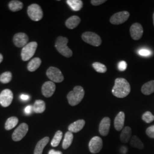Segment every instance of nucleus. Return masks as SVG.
Returning <instances> with one entry per match:
<instances>
[{
	"label": "nucleus",
	"instance_id": "f257e3e1",
	"mask_svg": "<svg viewBox=\"0 0 154 154\" xmlns=\"http://www.w3.org/2000/svg\"><path fill=\"white\" fill-rule=\"evenodd\" d=\"M131 91V86L126 79L122 78H116L112 89V93L117 98H123L127 97Z\"/></svg>",
	"mask_w": 154,
	"mask_h": 154
},
{
	"label": "nucleus",
	"instance_id": "f03ea898",
	"mask_svg": "<svg viewBox=\"0 0 154 154\" xmlns=\"http://www.w3.org/2000/svg\"><path fill=\"white\" fill-rule=\"evenodd\" d=\"M84 95L85 91L83 88L80 86H77L73 88V90L68 93L67 99L69 105L74 106L78 105L82 101Z\"/></svg>",
	"mask_w": 154,
	"mask_h": 154
},
{
	"label": "nucleus",
	"instance_id": "7ed1b4c3",
	"mask_svg": "<svg viewBox=\"0 0 154 154\" xmlns=\"http://www.w3.org/2000/svg\"><path fill=\"white\" fill-rule=\"evenodd\" d=\"M68 41V39L66 37L60 36L57 38L55 44V48L57 51L61 55L67 58L71 57L72 55V50L67 46Z\"/></svg>",
	"mask_w": 154,
	"mask_h": 154
},
{
	"label": "nucleus",
	"instance_id": "20e7f679",
	"mask_svg": "<svg viewBox=\"0 0 154 154\" xmlns=\"http://www.w3.org/2000/svg\"><path fill=\"white\" fill-rule=\"evenodd\" d=\"M37 42H31L28 43L22 48L21 51V58L22 61H28L33 57L37 48Z\"/></svg>",
	"mask_w": 154,
	"mask_h": 154
},
{
	"label": "nucleus",
	"instance_id": "39448f33",
	"mask_svg": "<svg viewBox=\"0 0 154 154\" xmlns=\"http://www.w3.org/2000/svg\"><path fill=\"white\" fill-rule=\"evenodd\" d=\"M28 16L34 21H39L43 17V11L40 6L33 4L28 6Z\"/></svg>",
	"mask_w": 154,
	"mask_h": 154
},
{
	"label": "nucleus",
	"instance_id": "423d86ee",
	"mask_svg": "<svg viewBox=\"0 0 154 154\" xmlns=\"http://www.w3.org/2000/svg\"><path fill=\"white\" fill-rule=\"evenodd\" d=\"M83 40L94 46H99L102 43V39L98 34L91 32H86L82 34Z\"/></svg>",
	"mask_w": 154,
	"mask_h": 154
},
{
	"label": "nucleus",
	"instance_id": "0eeeda50",
	"mask_svg": "<svg viewBox=\"0 0 154 154\" xmlns=\"http://www.w3.org/2000/svg\"><path fill=\"white\" fill-rule=\"evenodd\" d=\"M46 75L53 82H62L64 80V77L61 70L55 67H50L46 72Z\"/></svg>",
	"mask_w": 154,
	"mask_h": 154
},
{
	"label": "nucleus",
	"instance_id": "6e6552de",
	"mask_svg": "<svg viewBox=\"0 0 154 154\" xmlns=\"http://www.w3.org/2000/svg\"><path fill=\"white\" fill-rule=\"evenodd\" d=\"M29 130L28 125L25 123H22L17 128L13 133L12 139L14 141L18 142L22 140L26 135Z\"/></svg>",
	"mask_w": 154,
	"mask_h": 154
},
{
	"label": "nucleus",
	"instance_id": "1a4fd4ad",
	"mask_svg": "<svg viewBox=\"0 0 154 154\" xmlns=\"http://www.w3.org/2000/svg\"><path fill=\"white\" fill-rule=\"evenodd\" d=\"M13 99V94L9 89H5L0 94V104L4 107L10 106Z\"/></svg>",
	"mask_w": 154,
	"mask_h": 154
},
{
	"label": "nucleus",
	"instance_id": "9d476101",
	"mask_svg": "<svg viewBox=\"0 0 154 154\" xmlns=\"http://www.w3.org/2000/svg\"><path fill=\"white\" fill-rule=\"evenodd\" d=\"M130 17V13L127 11L116 13L110 18V21L113 25H119L126 22Z\"/></svg>",
	"mask_w": 154,
	"mask_h": 154
},
{
	"label": "nucleus",
	"instance_id": "9b49d317",
	"mask_svg": "<svg viewBox=\"0 0 154 154\" xmlns=\"http://www.w3.org/2000/svg\"><path fill=\"white\" fill-rule=\"evenodd\" d=\"M103 142L102 139L99 137H94L92 138L88 144L90 151L92 154H97L102 149Z\"/></svg>",
	"mask_w": 154,
	"mask_h": 154
},
{
	"label": "nucleus",
	"instance_id": "f8f14e48",
	"mask_svg": "<svg viewBox=\"0 0 154 154\" xmlns=\"http://www.w3.org/2000/svg\"><path fill=\"white\" fill-rule=\"evenodd\" d=\"M13 41L17 47L23 48L25 46L28 44L29 37L25 33H17L13 37Z\"/></svg>",
	"mask_w": 154,
	"mask_h": 154
},
{
	"label": "nucleus",
	"instance_id": "ddd939ff",
	"mask_svg": "<svg viewBox=\"0 0 154 154\" xmlns=\"http://www.w3.org/2000/svg\"><path fill=\"white\" fill-rule=\"evenodd\" d=\"M55 83L52 81H47L42 86V93L46 98L51 97L55 91Z\"/></svg>",
	"mask_w": 154,
	"mask_h": 154
},
{
	"label": "nucleus",
	"instance_id": "4468645a",
	"mask_svg": "<svg viewBox=\"0 0 154 154\" xmlns=\"http://www.w3.org/2000/svg\"><path fill=\"white\" fill-rule=\"evenodd\" d=\"M130 34L132 38L134 40H139L141 38L143 34L142 26L139 23H135L130 28Z\"/></svg>",
	"mask_w": 154,
	"mask_h": 154
},
{
	"label": "nucleus",
	"instance_id": "2eb2a0df",
	"mask_svg": "<svg viewBox=\"0 0 154 154\" xmlns=\"http://www.w3.org/2000/svg\"><path fill=\"white\" fill-rule=\"evenodd\" d=\"M111 121L109 117H105L103 118L99 124V133L102 136H107L110 130Z\"/></svg>",
	"mask_w": 154,
	"mask_h": 154
},
{
	"label": "nucleus",
	"instance_id": "dca6fc26",
	"mask_svg": "<svg viewBox=\"0 0 154 154\" xmlns=\"http://www.w3.org/2000/svg\"><path fill=\"white\" fill-rule=\"evenodd\" d=\"M125 114L123 112H119L114 119V127L117 131H121L125 125Z\"/></svg>",
	"mask_w": 154,
	"mask_h": 154
},
{
	"label": "nucleus",
	"instance_id": "f3484780",
	"mask_svg": "<svg viewBox=\"0 0 154 154\" xmlns=\"http://www.w3.org/2000/svg\"><path fill=\"white\" fill-rule=\"evenodd\" d=\"M85 121L83 119L74 122L69 125V126L68 127L69 131L72 133L79 132L81 130H82L83 128L85 126Z\"/></svg>",
	"mask_w": 154,
	"mask_h": 154
},
{
	"label": "nucleus",
	"instance_id": "a211bd4d",
	"mask_svg": "<svg viewBox=\"0 0 154 154\" xmlns=\"http://www.w3.org/2000/svg\"><path fill=\"white\" fill-rule=\"evenodd\" d=\"M81 22V18L77 16H73L69 18L65 22L66 26L70 29L77 28Z\"/></svg>",
	"mask_w": 154,
	"mask_h": 154
},
{
	"label": "nucleus",
	"instance_id": "6ab92c4d",
	"mask_svg": "<svg viewBox=\"0 0 154 154\" xmlns=\"http://www.w3.org/2000/svg\"><path fill=\"white\" fill-rule=\"evenodd\" d=\"M49 137H45L40 140L35 146L34 154H42L44 149L47 144L49 143Z\"/></svg>",
	"mask_w": 154,
	"mask_h": 154
},
{
	"label": "nucleus",
	"instance_id": "aec40b11",
	"mask_svg": "<svg viewBox=\"0 0 154 154\" xmlns=\"http://www.w3.org/2000/svg\"><path fill=\"white\" fill-rule=\"evenodd\" d=\"M46 109V104L42 100H37L33 106V111L37 114L44 112Z\"/></svg>",
	"mask_w": 154,
	"mask_h": 154
},
{
	"label": "nucleus",
	"instance_id": "412c9836",
	"mask_svg": "<svg viewBox=\"0 0 154 154\" xmlns=\"http://www.w3.org/2000/svg\"><path fill=\"white\" fill-rule=\"evenodd\" d=\"M142 93L146 95H149L154 92V81H150L148 82L144 83L141 88Z\"/></svg>",
	"mask_w": 154,
	"mask_h": 154
},
{
	"label": "nucleus",
	"instance_id": "4be33fe9",
	"mask_svg": "<svg viewBox=\"0 0 154 154\" xmlns=\"http://www.w3.org/2000/svg\"><path fill=\"white\" fill-rule=\"evenodd\" d=\"M41 64V60L39 58H34L29 62L28 69L29 72H33L37 70Z\"/></svg>",
	"mask_w": 154,
	"mask_h": 154
},
{
	"label": "nucleus",
	"instance_id": "5701e85b",
	"mask_svg": "<svg viewBox=\"0 0 154 154\" xmlns=\"http://www.w3.org/2000/svg\"><path fill=\"white\" fill-rule=\"evenodd\" d=\"M131 129L130 127H125L124 129L122 130L120 139L122 142L123 143H127L130 139L131 138Z\"/></svg>",
	"mask_w": 154,
	"mask_h": 154
},
{
	"label": "nucleus",
	"instance_id": "b1692460",
	"mask_svg": "<svg viewBox=\"0 0 154 154\" xmlns=\"http://www.w3.org/2000/svg\"><path fill=\"white\" fill-rule=\"evenodd\" d=\"M67 4L74 11H79L83 7V2L81 0H67Z\"/></svg>",
	"mask_w": 154,
	"mask_h": 154
},
{
	"label": "nucleus",
	"instance_id": "393cba45",
	"mask_svg": "<svg viewBox=\"0 0 154 154\" xmlns=\"http://www.w3.org/2000/svg\"><path fill=\"white\" fill-rule=\"evenodd\" d=\"M74 136L72 133L70 131H67L65 135L64 139L62 143V148L65 149H67L72 144Z\"/></svg>",
	"mask_w": 154,
	"mask_h": 154
},
{
	"label": "nucleus",
	"instance_id": "a878e982",
	"mask_svg": "<svg viewBox=\"0 0 154 154\" xmlns=\"http://www.w3.org/2000/svg\"><path fill=\"white\" fill-rule=\"evenodd\" d=\"M23 4L22 2L17 0H13L9 2L8 6L9 9L12 11L16 12L21 10L23 8Z\"/></svg>",
	"mask_w": 154,
	"mask_h": 154
},
{
	"label": "nucleus",
	"instance_id": "bb28decb",
	"mask_svg": "<svg viewBox=\"0 0 154 154\" xmlns=\"http://www.w3.org/2000/svg\"><path fill=\"white\" fill-rule=\"evenodd\" d=\"M18 123V119L16 116H11L6 122L5 128L6 130H11L16 126Z\"/></svg>",
	"mask_w": 154,
	"mask_h": 154
},
{
	"label": "nucleus",
	"instance_id": "cd10ccee",
	"mask_svg": "<svg viewBox=\"0 0 154 154\" xmlns=\"http://www.w3.org/2000/svg\"><path fill=\"white\" fill-rule=\"evenodd\" d=\"M62 136H63V132H62L60 130L57 131L55 134V135H54V138H53V139L51 142V146L53 147H57L61 142Z\"/></svg>",
	"mask_w": 154,
	"mask_h": 154
},
{
	"label": "nucleus",
	"instance_id": "c85d7f7f",
	"mask_svg": "<svg viewBox=\"0 0 154 154\" xmlns=\"http://www.w3.org/2000/svg\"><path fill=\"white\" fill-rule=\"evenodd\" d=\"M130 145L133 147L137 149H143L144 148L143 143L141 142L139 138L135 135H134L131 139L130 142Z\"/></svg>",
	"mask_w": 154,
	"mask_h": 154
},
{
	"label": "nucleus",
	"instance_id": "c756f323",
	"mask_svg": "<svg viewBox=\"0 0 154 154\" xmlns=\"http://www.w3.org/2000/svg\"><path fill=\"white\" fill-rule=\"evenodd\" d=\"M12 74L11 72H6L0 75V82L4 84H6L11 81Z\"/></svg>",
	"mask_w": 154,
	"mask_h": 154
},
{
	"label": "nucleus",
	"instance_id": "7c9ffc66",
	"mask_svg": "<svg viewBox=\"0 0 154 154\" xmlns=\"http://www.w3.org/2000/svg\"><path fill=\"white\" fill-rule=\"evenodd\" d=\"M93 66L96 72L100 73H105L107 71L106 66L101 63L97 62H94L93 63Z\"/></svg>",
	"mask_w": 154,
	"mask_h": 154
},
{
	"label": "nucleus",
	"instance_id": "2f4dec72",
	"mask_svg": "<svg viewBox=\"0 0 154 154\" xmlns=\"http://www.w3.org/2000/svg\"><path fill=\"white\" fill-rule=\"evenodd\" d=\"M142 118L145 122H146L147 123H149L154 121V116L151 112L147 111L143 114Z\"/></svg>",
	"mask_w": 154,
	"mask_h": 154
},
{
	"label": "nucleus",
	"instance_id": "473e14b6",
	"mask_svg": "<svg viewBox=\"0 0 154 154\" xmlns=\"http://www.w3.org/2000/svg\"><path fill=\"white\" fill-rule=\"evenodd\" d=\"M138 53L139 55L144 56V57H149V55H151L152 53L150 50L145 49H142L138 51Z\"/></svg>",
	"mask_w": 154,
	"mask_h": 154
},
{
	"label": "nucleus",
	"instance_id": "72a5a7b5",
	"mask_svg": "<svg viewBox=\"0 0 154 154\" xmlns=\"http://www.w3.org/2000/svg\"><path fill=\"white\" fill-rule=\"evenodd\" d=\"M146 132L149 138H154V125L148 127Z\"/></svg>",
	"mask_w": 154,
	"mask_h": 154
},
{
	"label": "nucleus",
	"instance_id": "f704fd0d",
	"mask_svg": "<svg viewBox=\"0 0 154 154\" xmlns=\"http://www.w3.org/2000/svg\"><path fill=\"white\" fill-rule=\"evenodd\" d=\"M127 66V63L125 61H121L118 64V69L120 71L123 72V71H125L126 69Z\"/></svg>",
	"mask_w": 154,
	"mask_h": 154
},
{
	"label": "nucleus",
	"instance_id": "c9c22d12",
	"mask_svg": "<svg viewBox=\"0 0 154 154\" xmlns=\"http://www.w3.org/2000/svg\"><path fill=\"white\" fill-rule=\"evenodd\" d=\"M106 2L105 0H92L91 1V4L94 6H98L103 4Z\"/></svg>",
	"mask_w": 154,
	"mask_h": 154
},
{
	"label": "nucleus",
	"instance_id": "e433bc0d",
	"mask_svg": "<svg viewBox=\"0 0 154 154\" xmlns=\"http://www.w3.org/2000/svg\"><path fill=\"white\" fill-rule=\"evenodd\" d=\"M25 113L26 114V115H30L31 114L33 110V107L30 105H29L28 106H26L25 109Z\"/></svg>",
	"mask_w": 154,
	"mask_h": 154
},
{
	"label": "nucleus",
	"instance_id": "4c0bfd02",
	"mask_svg": "<svg viewBox=\"0 0 154 154\" xmlns=\"http://www.w3.org/2000/svg\"><path fill=\"white\" fill-rule=\"evenodd\" d=\"M20 99L23 101H26L29 99V96L28 95H25V94H21L20 95Z\"/></svg>",
	"mask_w": 154,
	"mask_h": 154
},
{
	"label": "nucleus",
	"instance_id": "58836bf2",
	"mask_svg": "<svg viewBox=\"0 0 154 154\" xmlns=\"http://www.w3.org/2000/svg\"><path fill=\"white\" fill-rule=\"evenodd\" d=\"M49 154H63L61 151H55L54 149H51L49 152Z\"/></svg>",
	"mask_w": 154,
	"mask_h": 154
},
{
	"label": "nucleus",
	"instance_id": "ea45409f",
	"mask_svg": "<svg viewBox=\"0 0 154 154\" xmlns=\"http://www.w3.org/2000/svg\"><path fill=\"white\" fill-rule=\"evenodd\" d=\"M121 149V151L122 153L123 154H125L127 151V149L126 147H122Z\"/></svg>",
	"mask_w": 154,
	"mask_h": 154
},
{
	"label": "nucleus",
	"instance_id": "a19ab883",
	"mask_svg": "<svg viewBox=\"0 0 154 154\" xmlns=\"http://www.w3.org/2000/svg\"><path fill=\"white\" fill-rule=\"evenodd\" d=\"M2 61H3V56L1 54H0V63L2 62Z\"/></svg>",
	"mask_w": 154,
	"mask_h": 154
},
{
	"label": "nucleus",
	"instance_id": "79ce46f5",
	"mask_svg": "<svg viewBox=\"0 0 154 154\" xmlns=\"http://www.w3.org/2000/svg\"><path fill=\"white\" fill-rule=\"evenodd\" d=\"M153 22H154V13L153 14Z\"/></svg>",
	"mask_w": 154,
	"mask_h": 154
}]
</instances>
